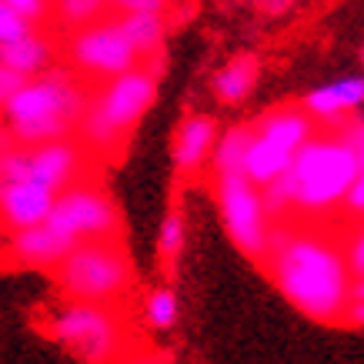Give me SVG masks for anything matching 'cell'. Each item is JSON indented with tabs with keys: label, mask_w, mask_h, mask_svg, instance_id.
<instances>
[{
	"label": "cell",
	"mask_w": 364,
	"mask_h": 364,
	"mask_svg": "<svg viewBox=\"0 0 364 364\" xmlns=\"http://www.w3.org/2000/svg\"><path fill=\"white\" fill-rule=\"evenodd\" d=\"M33 27H41V23L27 21L23 14H17L14 7H7V4L0 0V47L11 44V41H17V37H23V33L33 31Z\"/></svg>",
	"instance_id": "obj_23"
},
{
	"label": "cell",
	"mask_w": 364,
	"mask_h": 364,
	"mask_svg": "<svg viewBox=\"0 0 364 364\" xmlns=\"http://www.w3.org/2000/svg\"><path fill=\"white\" fill-rule=\"evenodd\" d=\"M184 244H188V221H184V210L171 208L164 214V221L157 228V257L164 264H174L177 257L184 254Z\"/></svg>",
	"instance_id": "obj_21"
},
{
	"label": "cell",
	"mask_w": 364,
	"mask_h": 364,
	"mask_svg": "<svg viewBox=\"0 0 364 364\" xmlns=\"http://www.w3.org/2000/svg\"><path fill=\"white\" fill-rule=\"evenodd\" d=\"M351 298H364V274H361V277H354V284H351Z\"/></svg>",
	"instance_id": "obj_31"
},
{
	"label": "cell",
	"mask_w": 364,
	"mask_h": 364,
	"mask_svg": "<svg viewBox=\"0 0 364 364\" xmlns=\"http://www.w3.org/2000/svg\"><path fill=\"white\" fill-rule=\"evenodd\" d=\"M247 144H251V124H234V127L218 134L214 154H210L214 177L218 174H241L244 157H247Z\"/></svg>",
	"instance_id": "obj_18"
},
{
	"label": "cell",
	"mask_w": 364,
	"mask_h": 364,
	"mask_svg": "<svg viewBox=\"0 0 364 364\" xmlns=\"http://www.w3.org/2000/svg\"><path fill=\"white\" fill-rule=\"evenodd\" d=\"M344 321L351 328H364V298H351V304L344 311Z\"/></svg>",
	"instance_id": "obj_29"
},
{
	"label": "cell",
	"mask_w": 364,
	"mask_h": 364,
	"mask_svg": "<svg viewBox=\"0 0 364 364\" xmlns=\"http://www.w3.org/2000/svg\"><path fill=\"white\" fill-rule=\"evenodd\" d=\"M4 4L33 23H47L50 21V7H54V0H4Z\"/></svg>",
	"instance_id": "obj_25"
},
{
	"label": "cell",
	"mask_w": 364,
	"mask_h": 364,
	"mask_svg": "<svg viewBox=\"0 0 364 364\" xmlns=\"http://www.w3.org/2000/svg\"><path fill=\"white\" fill-rule=\"evenodd\" d=\"M104 14H111L107 0H54V7H50V17L64 31H77L90 21H100Z\"/></svg>",
	"instance_id": "obj_20"
},
{
	"label": "cell",
	"mask_w": 364,
	"mask_h": 364,
	"mask_svg": "<svg viewBox=\"0 0 364 364\" xmlns=\"http://www.w3.org/2000/svg\"><path fill=\"white\" fill-rule=\"evenodd\" d=\"M334 131L341 134L344 144H348V147L354 151V157H358V167H364V114H358V111L348 114V117H344V121L338 124Z\"/></svg>",
	"instance_id": "obj_24"
},
{
	"label": "cell",
	"mask_w": 364,
	"mask_h": 364,
	"mask_svg": "<svg viewBox=\"0 0 364 364\" xmlns=\"http://www.w3.org/2000/svg\"><path fill=\"white\" fill-rule=\"evenodd\" d=\"M47 224L54 228L67 244L100 241V237H117L121 234V214L111 194L97 181L80 177L70 188L57 194L54 208L47 214Z\"/></svg>",
	"instance_id": "obj_9"
},
{
	"label": "cell",
	"mask_w": 364,
	"mask_h": 364,
	"mask_svg": "<svg viewBox=\"0 0 364 364\" xmlns=\"http://www.w3.org/2000/svg\"><path fill=\"white\" fill-rule=\"evenodd\" d=\"M23 80H27V77H21L17 70H11V67L0 60V111L7 107V100H11L14 94H17V87H21Z\"/></svg>",
	"instance_id": "obj_28"
},
{
	"label": "cell",
	"mask_w": 364,
	"mask_h": 364,
	"mask_svg": "<svg viewBox=\"0 0 364 364\" xmlns=\"http://www.w3.org/2000/svg\"><path fill=\"white\" fill-rule=\"evenodd\" d=\"M261 264L287 304H294L304 318L321 324L344 321L354 277L344 261L341 237L324 234L311 221L274 224Z\"/></svg>",
	"instance_id": "obj_1"
},
{
	"label": "cell",
	"mask_w": 364,
	"mask_h": 364,
	"mask_svg": "<svg viewBox=\"0 0 364 364\" xmlns=\"http://www.w3.org/2000/svg\"><path fill=\"white\" fill-rule=\"evenodd\" d=\"M157 100V67L151 60L90 90L77 141L90 157H114Z\"/></svg>",
	"instance_id": "obj_4"
},
{
	"label": "cell",
	"mask_w": 364,
	"mask_h": 364,
	"mask_svg": "<svg viewBox=\"0 0 364 364\" xmlns=\"http://www.w3.org/2000/svg\"><path fill=\"white\" fill-rule=\"evenodd\" d=\"M0 60L11 70H17L21 77H33V74H44L47 67L57 64V44L54 37L47 33V27L41 23V27L27 31L23 37L0 47Z\"/></svg>",
	"instance_id": "obj_13"
},
{
	"label": "cell",
	"mask_w": 364,
	"mask_h": 364,
	"mask_svg": "<svg viewBox=\"0 0 364 364\" xmlns=\"http://www.w3.org/2000/svg\"><path fill=\"white\" fill-rule=\"evenodd\" d=\"M111 14H144V11H167V0H107Z\"/></svg>",
	"instance_id": "obj_27"
},
{
	"label": "cell",
	"mask_w": 364,
	"mask_h": 364,
	"mask_svg": "<svg viewBox=\"0 0 364 364\" xmlns=\"http://www.w3.org/2000/svg\"><path fill=\"white\" fill-rule=\"evenodd\" d=\"M214 200L221 210V224L231 244L251 261H261L267 251V237L274 218L267 214L264 194L244 174H218L214 177Z\"/></svg>",
	"instance_id": "obj_8"
},
{
	"label": "cell",
	"mask_w": 364,
	"mask_h": 364,
	"mask_svg": "<svg viewBox=\"0 0 364 364\" xmlns=\"http://www.w3.org/2000/svg\"><path fill=\"white\" fill-rule=\"evenodd\" d=\"M44 334L80 364H117L127 354V324L114 304L67 298L47 311Z\"/></svg>",
	"instance_id": "obj_5"
},
{
	"label": "cell",
	"mask_w": 364,
	"mask_h": 364,
	"mask_svg": "<svg viewBox=\"0 0 364 364\" xmlns=\"http://www.w3.org/2000/svg\"><path fill=\"white\" fill-rule=\"evenodd\" d=\"M257 77H261V60L254 54H237L231 57L228 64H221L210 77V94L234 107V104H244V100L254 94L257 87Z\"/></svg>",
	"instance_id": "obj_15"
},
{
	"label": "cell",
	"mask_w": 364,
	"mask_h": 364,
	"mask_svg": "<svg viewBox=\"0 0 364 364\" xmlns=\"http://www.w3.org/2000/svg\"><path fill=\"white\" fill-rule=\"evenodd\" d=\"M64 57L67 67L87 84H104V80L144 64L127 41L117 14H104L100 21H90L77 31H67Z\"/></svg>",
	"instance_id": "obj_7"
},
{
	"label": "cell",
	"mask_w": 364,
	"mask_h": 364,
	"mask_svg": "<svg viewBox=\"0 0 364 364\" xmlns=\"http://www.w3.org/2000/svg\"><path fill=\"white\" fill-rule=\"evenodd\" d=\"M117 364H161V358L151 351H127Z\"/></svg>",
	"instance_id": "obj_30"
},
{
	"label": "cell",
	"mask_w": 364,
	"mask_h": 364,
	"mask_svg": "<svg viewBox=\"0 0 364 364\" xmlns=\"http://www.w3.org/2000/svg\"><path fill=\"white\" fill-rule=\"evenodd\" d=\"M341 210L351 221H364V167L358 171V177H354V184H351V191H348V198H344Z\"/></svg>",
	"instance_id": "obj_26"
},
{
	"label": "cell",
	"mask_w": 364,
	"mask_h": 364,
	"mask_svg": "<svg viewBox=\"0 0 364 364\" xmlns=\"http://www.w3.org/2000/svg\"><path fill=\"white\" fill-rule=\"evenodd\" d=\"M218 121L210 114H188L184 121L177 124L174 141H171V161L174 171L181 177H194L210 164L214 144H218Z\"/></svg>",
	"instance_id": "obj_10"
},
{
	"label": "cell",
	"mask_w": 364,
	"mask_h": 364,
	"mask_svg": "<svg viewBox=\"0 0 364 364\" xmlns=\"http://www.w3.org/2000/svg\"><path fill=\"white\" fill-rule=\"evenodd\" d=\"M70 247L74 244H67L47 221L33 224V228H23V231H11V237H7L11 257L17 264L31 267V271H54Z\"/></svg>",
	"instance_id": "obj_12"
},
{
	"label": "cell",
	"mask_w": 364,
	"mask_h": 364,
	"mask_svg": "<svg viewBox=\"0 0 364 364\" xmlns=\"http://www.w3.org/2000/svg\"><path fill=\"white\" fill-rule=\"evenodd\" d=\"M124 33L131 47L137 50L141 60H154L164 47V37H167V17L164 11H144V14H117Z\"/></svg>",
	"instance_id": "obj_17"
},
{
	"label": "cell",
	"mask_w": 364,
	"mask_h": 364,
	"mask_svg": "<svg viewBox=\"0 0 364 364\" xmlns=\"http://www.w3.org/2000/svg\"><path fill=\"white\" fill-rule=\"evenodd\" d=\"M251 127L257 134H267V137L287 144L291 151H301V144H308L314 137V131H318L314 117L304 107H274V111L261 114Z\"/></svg>",
	"instance_id": "obj_16"
},
{
	"label": "cell",
	"mask_w": 364,
	"mask_h": 364,
	"mask_svg": "<svg viewBox=\"0 0 364 364\" xmlns=\"http://www.w3.org/2000/svg\"><path fill=\"white\" fill-rule=\"evenodd\" d=\"M361 64H364V44H361Z\"/></svg>",
	"instance_id": "obj_32"
},
{
	"label": "cell",
	"mask_w": 364,
	"mask_h": 364,
	"mask_svg": "<svg viewBox=\"0 0 364 364\" xmlns=\"http://www.w3.org/2000/svg\"><path fill=\"white\" fill-rule=\"evenodd\" d=\"M141 318L151 331H171L181 318V301H177V291L171 284H154L147 294H144L141 304Z\"/></svg>",
	"instance_id": "obj_19"
},
{
	"label": "cell",
	"mask_w": 364,
	"mask_h": 364,
	"mask_svg": "<svg viewBox=\"0 0 364 364\" xmlns=\"http://www.w3.org/2000/svg\"><path fill=\"white\" fill-rule=\"evenodd\" d=\"M298 151H291L287 144L274 141V137H267V134H257L251 127V144H247V157H244V171L241 174L257 184V188H267V184H274L277 177L287 174V167L294 161Z\"/></svg>",
	"instance_id": "obj_14"
},
{
	"label": "cell",
	"mask_w": 364,
	"mask_h": 364,
	"mask_svg": "<svg viewBox=\"0 0 364 364\" xmlns=\"http://www.w3.org/2000/svg\"><path fill=\"white\" fill-rule=\"evenodd\" d=\"M358 157L344 144L334 127L324 134L314 131L308 144H301L284 177L261 188L271 218H298V221H321L334 210H341L354 177Z\"/></svg>",
	"instance_id": "obj_2"
},
{
	"label": "cell",
	"mask_w": 364,
	"mask_h": 364,
	"mask_svg": "<svg viewBox=\"0 0 364 364\" xmlns=\"http://www.w3.org/2000/svg\"><path fill=\"white\" fill-rule=\"evenodd\" d=\"M50 274L64 298L94 304H117L134 284L131 254L124 251L121 237L74 244Z\"/></svg>",
	"instance_id": "obj_6"
},
{
	"label": "cell",
	"mask_w": 364,
	"mask_h": 364,
	"mask_svg": "<svg viewBox=\"0 0 364 364\" xmlns=\"http://www.w3.org/2000/svg\"><path fill=\"white\" fill-rule=\"evenodd\" d=\"M301 107L314 117V124L338 127L348 114L364 107V74H348V77L321 84V87H314L308 97H304Z\"/></svg>",
	"instance_id": "obj_11"
},
{
	"label": "cell",
	"mask_w": 364,
	"mask_h": 364,
	"mask_svg": "<svg viewBox=\"0 0 364 364\" xmlns=\"http://www.w3.org/2000/svg\"><path fill=\"white\" fill-rule=\"evenodd\" d=\"M90 87L70 67H47L17 87L7 107L0 111V124L11 131L17 144H47L77 137V124L87 107Z\"/></svg>",
	"instance_id": "obj_3"
},
{
	"label": "cell",
	"mask_w": 364,
	"mask_h": 364,
	"mask_svg": "<svg viewBox=\"0 0 364 364\" xmlns=\"http://www.w3.org/2000/svg\"><path fill=\"white\" fill-rule=\"evenodd\" d=\"M341 247H344V261L351 267V277H361L364 274V221H354L351 231H344Z\"/></svg>",
	"instance_id": "obj_22"
}]
</instances>
